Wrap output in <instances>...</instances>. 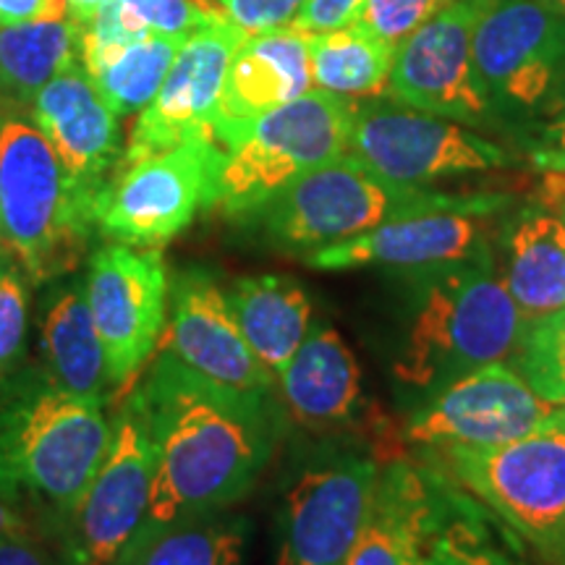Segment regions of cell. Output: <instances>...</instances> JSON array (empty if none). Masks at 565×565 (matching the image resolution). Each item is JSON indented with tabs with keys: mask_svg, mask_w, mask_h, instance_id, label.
<instances>
[{
	"mask_svg": "<svg viewBox=\"0 0 565 565\" xmlns=\"http://www.w3.org/2000/svg\"><path fill=\"white\" fill-rule=\"evenodd\" d=\"M223 160L212 134H196L173 150L126 162L97 200L95 231L110 242L158 249L215 207Z\"/></svg>",
	"mask_w": 565,
	"mask_h": 565,
	"instance_id": "cell-8",
	"label": "cell"
},
{
	"mask_svg": "<svg viewBox=\"0 0 565 565\" xmlns=\"http://www.w3.org/2000/svg\"><path fill=\"white\" fill-rule=\"evenodd\" d=\"M532 162H534V168H540V171L565 173V152L532 150Z\"/></svg>",
	"mask_w": 565,
	"mask_h": 565,
	"instance_id": "cell-43",
	"label": "cell"
},
{
	"mask_svg": "<svg viewBox=\"0 0 565 565\" xmlns=\"http://www.w3.org/2000/svg\"><path fill=\"white\" fill-rule=\"evenodd\" d=\"M63 11V0H0V26L58 19Z\"/></svg>",
	"mask_w": 565,
	"mask_h": 565,
	"instance_id": "cell-38",
	"label": "cell"
},
{
	"mask_svg": "<svg viewBox=\"0 0 565 565\" xmlns=\"http://www.w3.org/2000/svg\"><path fill=\"white\" fill-rule=\"evenodd\" d=\"M215 3L223 19L249 38V34L291 26L307 0H215Z\"/></svg>",
	"mask_w": 565,
	"mask_h": 565,
	"instance_id": "cell-35",
	"label": "cell"
},
{
	"mask_svg": "<svg viewBox=\"0 0 565 565\" xmlns=\"http://www.w3.org/2000/svg\"><path fill=\"white\" fill-rule=\"evenodd\" d=\"M84 282L113 393H121L147 370L166 335L168 267L158 249L110 242L92 252Z\"/></svg>",
	"mask_w": 565,
	"mask_h": 565,
	"instance_id": "cell-11",
	"label": "cell"
},
{
	"mask_svg": "<svg viewBox=\"0 0 565 565\" xmlns=\"http://www.w3.org/2000/svg\"><path fill=\"white\" fill-rule=\"evenodd\" d=\"M244 40L231 21H207L181 42L166 82L134 124L121 166L173 150L196 134H212L225 74Z\"/></svg>",
	"mask_w": 565,
	"mask_h": 565,
	"instance_id": "cell-17",
	"label": "cell"
},
{
	"mask_svg": "<svg viewBox=\"0 0 565 565\" xmlns=\"http://www.w3.org/2000/svg\"><path fill=\"white\" fill-rule=\"evenodd\" d=\"M82 61V30L58 17L0 26V100L32 105L38 92Z\"/></svg>",
	"mask_w": 565,
	"mask_h": 565,
	"instance_id": "cell-27",
	"label": "cell"
},
{
	"mask_svg": "<svg viewBox=\"0 0 565 565\" xmlns=\"http://www.w3.org/2000/svg\"><path fill=\"white\" fill-rule=\"evenodd\" d=\"M0 246H3V233H0Z\"/></svg>",
	"mask_w": 565,
	"mask_h": 565,
	"instance_id": "cell-46",
	"label": "cell"
},
{
	"mask_svg": "<svg viewBox=\"0 0 565 565\" xmlns=\"http://www.w3.org/2000/svg\"><path fill=\"white\" fill-rule=\"evenodd\" d=\"M32 278L9 249H0V377L24 364L30 341Z\"/></svg>",
	"mask_w": 565,
	"mask_h": 565,
	"instance_id": "cell-32",
	"label": "cell"
},
{
	"mask_svg": "<svg viewBox=\"0 0 565 565\" xmlns=\"http://www.w3.org/2000/svg\"><path fill=\"white\" fill-rule=\"evenodd\" d=\"M181 40L147 34L118 45H84L82 66L118 118L141 113L171 71Z\"/></svg>",
	"mask_w": 565,
	"mask_h": 565,
	"instance_id": "cell-28",
	"label": "cell"
},
{
	"mask_svg": "<svg viewBox=\"0 0 565 565\" xmlns=\"http://www.w3.org/2000/svg\"><path fill=\"white\" fill-rule=\"evenodd\" d=\"M244 341L270 374H278L312 328V303L286 275H252L225 291Z\"/></svg>",
	"mask_w": 565,
	"mask_h": 565,
	"instance_id": "cell-25",
	"label": "cell"
},
{
	"mask_svg": "<svg viewBox=\"0 0 565 565\" xmlns=\"http://www.w3.org/2000/svg\"><path fill=\"white\" fill-rule=\"evenodd\" d=\"M565 63V13L540 0H487L475 30V74L494 113L545 110Z\"/></svg>",
	"mask_w": 565,
	"mask_h": 565,
	"instance_id": "cell-12",
	"label": "cell"
},
{
	"mask_svg": "<svg viewBox=\"0 0 565 565\" xmlns=\"http://www.w3.org/2000/svg\"><path fill=\"white\" fill-rule=\"evenodd\" d=\"M131 391L158 454L147 521L221 511L252 490L278 435L273 395L212 383L168 349L154 353Z\"/></svg>",
	"mask_w": 565,
	"mask_h": 565,
	"instance_id": "cell-1",
	"label": "cell"
},
{
	"mask_svg": "<svg viewBox=\"0 0 565 565\" xmlns=\"http://www.w3.org/2000/svg\"><path fill=\"white\" fill-rule=\"evenodd\" d=\"M30 110L58 154L76 207L95 228L97 200L124 162L118 116L97 92L82 61L47 82Z\"/></svg>",
	"mask_w": 565,
	"mask_h": 565,
	"instance_id": "cell-16",
	"label": "cell"
},
{
	"mask_svg": "<svg viewBox=\"0 0 565 565\" xmlns=\"http://www.w3.org/2000/svg\"><path fill=\"white\" fill-rule=\"evenodd\" d=\"M448 3L450 0H366L356 24L398 47L416 26Z\"/></svg>",
	"mask_w": 565,
	"mask_h": 565,
	"instance_id": "cell-34",
	"label": "cell"
},
{
	"mask_svg": "<svg viewBox=\"0 0 565 565\" xmlns=\"http://www.w3.org/2000/svg\"><path fill=\"white\" fill-rule=\"evenodd\" d=\"M105 3H108V0H63V6H66L68 11V19H74L76 24L89 21Z\"/></svg>",
	"mask_w": 565,
	"mask_h": 565,
	"instance_id": "cell-41",
	"label": "cell"
},
{
	"mask_svg": "<svg viewBox=\"0 0 565 565\" xmlns=\"http://www.w3.org/2000/svg\"><path fill=\"white\" fill-rule=\"evenodd\" d=\"M246 536L249 521L228 508L145 521L110 565H242Z\"/></svg>",
	"mask_w": 565,
	"mask_h": 565,
	"instance_id": "cell-24",
	"label": "cell"
},
{
	"mask_svg": "<svg viewBox=\"0 0 565 565\" xmlns=\"http://www.w3.org/2000/svg\"><path fill=\"white\" fill-rule=\"evenodd\" d=\"M366 0H307L291 21L294 30L301 34H320L343 30L353 24L362 13Z\"/></svg>",
	"mask_w": 565,
	"mask_h": 565,
	"instance_id": "cell-36",
	"label": "cell"
},
{
	"mask_svg": "<svg viewBox=\"0 0 565 565\" xmlns=\"http://www.w3.org/2000/svg\"><path fill=\"white\" fill-rule=\"evenodd\" d=\"M429 555L435 565H521L513 555L494 545L482 519L469 508L461 511V500L450 511L443 526L429 536Z\"/></svg>",
	"mask_w": 565,
	"mask_h": 565,
	"instance_id": "cell-33",
	"label": "cell"
},
{
	"mask_svg": "<svg viewBox=\"0 0 565 565\" xmlns=\"http://www.w3.org/2000/svg\"><path fill=\"white\" fill-rule=\"evenodd\" d=\"M194 0H108L89 21L79 24L84 45H118L147 34L186 40L207 24Z\"/></svg>",
	"mask_w": 565,
	"mask_h": 565,
	"instance_id": "cell-30",
	"label": "cell"
},
{
	"mask_svg": "<svg viewBox=\"0 0 565 565\" xmlns=\"http://www.w3.org/2000/svg\"><path fill=\"white\" fill-rule=\"evenodd\" d=\"M278 391L291 419L309 433H335L362 412V370L341 333L309 328L303 343L278 372Z\"/></svg>",
	"mask_w": 565,
	"mask_h": 565,
	"instance_id": "cell-23",
	"label": "cell"
},
{
	"mask_svg": "<svg viewBox=\"0 0 565 565\" xmlns=\"http://www.w3.org/2000/svg\"><path fill=\"white\" fill-rule=\"evenodd\" d=\"M505 202L500 194L454 196L383 179L345 152L282 186L244 221L257 225L275 249L309 254L404 217L429 212L492 215Z\"/></svg>",
	"mask_w": 565,
	"mask_h": 565,
	"instance_id": "cell-4",
	"label": "cell"
},
{
	"mask_svg": "<svg viewBox=\"0 0 565 565\" xmlns=\"http://www.w3.org/2000/svg\"><path fill=\"white\" fill-rule=\"evenodd\" d=\"M487 0H450L395 51L387 95L408 108L482 126L494 116L475 74V30Z\"/></svg>",
	"mask_w": 565,
	"mask_h": 565,
	"instance_id": "cell-14",
	"label": "cell"
},
{
	"mask_svg": "<svg viewBox=\"0 0 565 565\" xmlns=\"http://www.w3.org/2000/svg\"><path fill=\"white\" fill-rule=\"evenodd\" d=\"M13 534H34L24 513L19 508H13L9 500L0 498V536H13Z\"/></svg>",
	"mask_w": 565,
	"mask_h": 565,
	"instance_id": "cell-40",
	"label": "cell"
},
{
	"mask_svg": "<svg viewBox=\"0 0 565 565\" xmlns=\"http://www.w3.org/2000/svg\"><path fill=\"white\" fill-rule=\"evenodd\" d=\"M450 471L547 565H565V408L498 448H445Z\"/></svg>",
	"mask_w": 565,
	"mask_h": 565,
	"instance_id": "cell-6",
	"label": "cell"
},
{
	"mask_svg": "<svg viewBox=\"0 0 565 565\" xmlns=\"http://www.w3.org/2000/svg\"><path fill=\"white\" fill-rule=\"evenodd\" d=\"M505 288L526 324L565 309V223L526 210L508 236Z\"/></svg>",
	"mask_w": 565,
	"mask_h": 565,
	"instance_id": "cell-26",
	"label": "cell"
},
{
	"mask_svg": "<svg viewBox=\"0 0 565 565\" xmlns=\"http://www.w3.org/2000/svg\"><path fill=\"white\" fill-rule=\"evenodd\" d=\"M563 408H565V404H563Z\"/></svg>",
	"mask_w": 565,
	"mask_h": 565,
	"instance_id": "cell-47",
	"label": "cell"
},
{
	"mask_svg": "<svg viewBox=\"0 0 565 565\" xmlns=\"http://www.w3.org/2000/svg\"><path fill=\"white\" fill-rule=\"evenodd\" d=\"M108 443L103 406L61 391L40 364L0 377V498L30 524L38 515L63 540Z\"/></svg>",
	"mask_w": 565,
	"mask_h": 565,
	"instance_id": "cell-2",
	"label": "cell"
},
{
	"mask_svg": "<svg viewBox=\"0 0 565 565\" xmlns=\"http://www.w3.org/2000/svg\"><path fill=\"white\" fill-rule=\"evenodd\" d=\"M353 100L309 89L267 113L225 152L215 207L246 217L282 186L349 152Z\"/></svg>",
	"mask_w": 565,
	"mask_h": 565,
	"instance_id": "cell-7",
	"label": "cell"
},
{
	"mask_svg": "<svg viewBox=\"0 0 565 565\" xmlns=\"http://www.w3.org/2000/svg\"><path fill=\"white\" fill-rule=\"evenodd\" d=\"M158 454L150 422L129 391L110 416V443L61 545L71 565H110L150 515Z\"/></svg>",
	"mask_w": 565,
	"mask_h": 565,
	"instance_id": "cell-10",
	"label": "cell"
},
{
	"mask_svg": "<svg viewBox=\"0 0 565 565\" xmlns=\"http://www.w3.org/2000/svg\"><path fill=\"white\" fill-rule=\"evenodd\" d=\"M0 233L32 282L71 273L95 228L30 105L0 100Z\"/></svg>",
	"mask_w": 565,
	"mask_h": 565,
	"instance_id": "cell-5",
	"label": "cell"
},
{
	"mask_svg": "<svg viewBox=\"0 0 565 565\" xmlns=\"http://www.w3.org/2000/svg\"><path fill=\"white\" fill-rule=\"evenodd\" d=\"M40 366L61 391L95 406H108L113 385L100 335L79 275H61L45 282L40 309Z\"/></svg>",
	"mask_w": 565,
	"mask_h": 565,
	"instance_id": "cell-22",
	"label": "cell"
},
{
	"mask_svg": "<svg viewBox=\"0 0 565 565\" xmlns=\"http://www.w3.org/2000/svg\"><path fill=\"white\" fill-rule=\"evenodd\" d=\"M0 565H58L38 534L0 536Z\"/></svg>",
	"mask_w": 565,
	"mask_h": 565,
	"instance_id": "cell-37",
	"label": "cell"
},
{
	"mask_svg": "<svg viewBox=\"0 0 565 565\" xmlns=\"http://www.w3.org/2000/svg\"><path fill=\"white\" fill-rule=\"evenodd\" d=\"M458 500L429 469L408 461L380 466L370 511L345 565H406V557L443 526Z\"/></svg>",
	"mask_w": 565,
	"mask_h": 565,
	"instance_id": "cell-21",
	"label": "cell"
},
{
	"mask_svg": "<svg viewBox=\"0 0 565 565\" xmlns=\"http://www.w3.org/2000/svg\"><path fill=\"white\" fill-rule=\"evenodd\" d=\"M349 154L383 179L414 186L513 162L503 147L463 124L380 97L353 100Z\"/></svg>",
	"mask_w": 565,
	"mask_h": 565,
	"instance_id": "cell-9",
	"label": "cell"
},
{
	"mask_svg": "<svg viewBox=\"0 0 565 565\" xmlns=\"http://www.w3.org/2000/svg\"><path fill=\"white\" fill-rule=\"evenodd\" d=\"M532 150L565 152V116H557L550 124L536 129L534 141H532Z\"/></svg>",
	"mask_w": 565,
	"mask_h": 565,
	"instance_id": "cell-39",
	"label": "cell"
},
{
	"mask_svg": "<svg viewBox=\"0 0 565 565\" xmlns=\"http://www.w3.org/2000/svg\"><path fill=\"white\" fill-rule=\"evenodd\" d=\"M422 273L393 366L406 391L433 395L479 366L513 356L526 320L490 257Z\"/></svg>",
	"mask_w": 565,
	"mask_h": 565,
	"instance_id": "cell-3",
	"label": "cell"
},
{
	"mask_svg": "<svg viewBox=\"0 0 565 565\" xmlns=\"http://www.w3.org/2000/svg\"><path fill=\"white\" fill-rule=\"evenodd\" d=\"M515 372L553 406L565 404V309L529 322L513 353Z\"/></svg>",
	"mask_w": 565,
	"mask_h": 565,
	"instance_id": "cell-31",
	"label": "cell"
},
{
	"mask_svg": "<svg viewBox=\"0 0 565 565\" xmlns=\"http://www.w3.org/2000/svg\"><path fill=\"white\" fill-rule=\"evenodd\" d=\"M542 113H550V116H555V118L565 116V63H563L561 74H557V82H555L553 92H550L547 105Z\"/></svg>",
	"mask_w": 565,
	"mask_h": 565,
	"instance_id": "cell-42",
	"label": "cell"
},
{
	"mask_svg": "<svg viewBox=\"0 0 565 565\" xmlns=\"http://www.w3.org/2000/svg\"><path fill=\"white\" fill-rule=\"evenodd\" d=\"M380 463L356 450H330L288 487L280 511L278 565H345L366 511Z\"/></svg>",
	"mask_w": 565,
	"mask_h": 565,
	"instance_id": "cell-13",
	"label": "cell"
},
{
	"mask_svg": "<svg viewBox=\"0 0 565 565\" xmlns=\"http://www.w3.org/2000/svg\"><path fill=\"white\" fill-rule=\"evenodd\" d=\"M391 42L364 30L362 24L309 34V68L312 84L345 100H366L387 89L395 61Z\"/></svg>",
	"mask_w": 565,
	"mask_h": 565,
	"instance_id": "cell-29",
	"label": "cell"
},
{
	"mask_svg": "<svg viewBox=\"0 0 565 565\" xmlns=\"http://www.w3.org/2000/svg\"><path fill=\"white\" fill-rule=\"evenodd\" d=\"M427 542H429V540H427ZM427 542H424V545L416 547L414 553L406 557V565H435L433 555H429V550H427Z\"/></svg>",
	"mask_w": 565,
	"mask_h": 565,
	"instance_id": "cell-44",
	"label": "cell"
},
{
	"mask_svg": "<svg viewBox=\"0 0 565 565\" xmlns=\"http://www.w3.org/2000/svg\"><path fill=\"white\" fill-rule=\"evenodd\" d=\"M553 404L513 366L494 362L427 395L406 424V440L427 448H498L532 433Z\"/></svg>",
	"mask_w": 565,
	"mask_h": 565,
	"instance_id": "cell-15",
	"label": "cell"
},
{
	"mask_svg": "<svg viewBox=\"0 0 565 565\" xmlns=\"http://www.w3.org/2000/svg\"><path fill=\"white\" fill-rule=\"evenodd\" d=\"M540 3L550 6V9H553V11H561V13H565V0H540Z\"/></svg>",
	"mask_w": 565,
	"mask_h": 565,
	"instance_id": "cell-45",
	"label": "cell"
},
{
	"mask_svg": "<svg viewBox=\"0 0 565 565\" xmlns=\"http://www.w3.org/2000/svg\"><path fill=\"white\" fill-rule=\"evenodd\" d=\"M309 89V34L294 26L249 34L231 58L210 124L212 139L228 152L259 118L307 95Z\"/></svg>",
	"mask_w": 565,
	"mask_h": 565,
	"instance_id": "cell-19",
	"label": "cell"
},
{
	"mask_svg": "<svg viewBox=\"0 0 565 565\" xmlns=\"http://www.w3.org/2000/svg\"><path fill=\"white\" fill-rule=\"evenodd\" d=\"M166 341L179 362L212 383L273 395V374L244 341L228 296L204 267H186L171 280Z\"/></svg>",
	"mask_w": 565,
	"mask_h": 565,
	"instance_id": "cell-18",
	"label": "cell"
},
{
	"mask_svg": "<svg viewBox=\"0 0 565 565\" xmlns=\"http://www.w3.org/2000/svg\"><path fill=\"white\" fill-rule=\"evenodd\" d=\"M487 217L475 212H429L393 221L341 244L322 246L303 254V263L317 270H349V267H433L475 263L490 257Z\"/></svg>",
	"mask_w": 565,
	"mask_h": 565,
	"instance_id": "cell-20",
	"label": "cell"
}]
</instances>
